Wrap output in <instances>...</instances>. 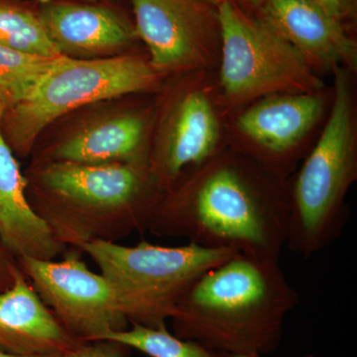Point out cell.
Instances as JSON below:
<instances>
[{"mask_svg": "<svg viewBox=\"0 0 357 357\" xmlns=\"http://www.w3.org/2000/svg\"><path fill=\"white\" fill-rule=\"evenodd\" d=\"M145 123L137 114L115 115L70 136L54 151L53 161L131 164L149 168Z\"/></svg>", "mask_w": 357, "mask_h": 357, "instance_id": "2e32d148", "label": "cell"}, {"mask_svg": "<svg viewBox=\"0 0 357 357\" xmlns=\"http://www.w3.org/2000/svg\"><path fill=\"white\" fill-rule=\"evenodd\" d=\"M17 259L18 267L44 304L76 340L98 342L128 328L109 284L102 274L91 272L76 253H69L61 261Z\"/></svg>", "mask_w": 357, "mask_h": 357, "instance_id": "ba28073f", "label": "cell"}, {"mask_svg": "<svg viewBox=\"0 0 357 357\" xmlns=\"http://www.w3.org/2000/svg\"><path fill=\"white\" fill-rule=\"evenodd\" d=\"M6 110H0V241L17 258L54 260L66 246L26 197L27 181L3 135Z\"/></svg>", "mask_w": 357, "mask_h": 357, "instance_id": "9a60e30c", "label": "cell"}, {"mask_svg": "<svg viewBox=\"0 0 357 357\" xmlns=\"http://www.w3.org/2000/svg\"><path fill=\"white\" fill-rule=\"evenodd\" d=\"M84 344L66 330L17 265L10 287L0 292V349L20 356H59Z\"/></svg>", "mask_w": 357, "mask_h": 357, "instance_id": "5bb4252c", "label": "cell"}, {"mask_svg": "<svg viewBox=\"0 0 357 357\" xmlns=\"http://www.w3.org/2000/svg\"><path fill=\"white\" fill-rule=\"evenodd\" d=\"M9 107V102L6 95L0 91V110L7 109Z\"/></svg>", "mask_w": 357, "mask_h": 357, "instance_id": "d4e9b609", "label": "cell"}, {"mask_svg": "<svg viewBox=\"0 0 357 357\" xmlns=\"http://www.w3.org/2000/svg\"><path fill=\"white\" fill-rule=\"evenodd\" d=\"M252 16L299 52L312 69H356V42L344 23L312 0H262Z\"/></svg>", "mask_w": 357, "mask_h": 357, "instance_id": "8fae6325", "label": "cell"}, {"mask_svg": "<svg viewBox=\"0 0 357 357\" xmlns=\"http://www.w3.org/2000/svg\"><path fill=\"white\" fill-rule=\"evenodd\" d=\"M202 1L206 2V3L218 7L220 3H222L223 1H225V0H202Z\"/></svg>", "mask_w": 357, "mask_h": 357, "instance_id": "4316f807", "label": "cell"}, {"mask_svg": "<svg viewBox=\"0 0 357 357\" xmlns=\"http://www.w3.org/2000/svg\"><path fill=\"white\" fill-rule=\"evenodd\" d=\"M236 4L241 10L248 13V15H255L257 9L259 8L262 0H231Z\"/></svg>", "mask_w": 357, "mask_h": 357, "instance_id": "603a6c76", "label": "cell"}, {"mask_svg": "<svg viewBox=\"0 0 357 357\" xmlns=\"http://www.w3.org/2000/svg\"><path fill=\"white\" fill-rule=\"evenodd\" d=\"M138 38L159 75L204 70L220 54L218 7L202 0H130Z\"/></svg>", "mask_w": 357, "mask_h": 357, "instance_id": "9c48e42d", "label": "cell"}, {"mask_svg": "<svg viewBox=\"0 0 357 357\" xmlns=\"http://www.w3.org/2000/svg\"><path fill=\"white\" fill-rule=\"evenodd\" d=\"M335 20L345 23L354 20L356 13V0H312Z\"/></svg>", "mask_w": 357, "mask_h": 357, "instance_id": "44dd1931", "label": "cell"}, {"mask_svg": "<svg viewBox=\"0 0 357 357\" xmlns=\"http://www.w3.org/2000/svg\"><path fill=\"white\" fill-rule=\"evenodd\" d=\"M160 75L135 56L77 59L60 56L25 100L2 117L11 149L26 154L39 134L62 115L91 103L153 89Z\"/></svg>", "mask_w": 357, "mask_h": 357, "instance_id": "8992f818", "label": "cell"}, {"mask_svg": "<svg viewBox=\"0 0 357 357\" xmlns=\"http://www.w3.org/2000/svg\"><path fill=\"white\" fill-rule=\"evenodd\" d=\"M130 349L128 347L119 342L98 340L84 344L75 352L73 357H126Z\"/></svg>", "mask_w": 357, "mask_h": 357, "instance_id": "ffe728a7", "label": "cell"}, {"mask_svg": "<svg viewBox=\"0 0 357 357\" xmlns=\"http://www.w3.org/2000/svg\"><path fill=\"white\" fill-rule=\"evenodd\" d=\"M220 141V122L206 91L191 88L180 93L149 153V170L160 189L170 192L187 169L197 171L217 157Z\"/></svg>", "mask_w": 357, "mask_h": 357, "instance_id": "30bf717a", "label": "cell"}, {"mask_svg": "<svg viewBox=\"0 0 357 357\" xmlns=\"http://www.w3.org/2000/svg\"><path fill=\"white\" fill-rule=\"evenodd\" d=\"M48 203L35 210L65 246L115 243L148 229L163 192L148 167L52 161L39 172Z\"/></svg>", "mask_w": 357, "mask_h": 357, "instance_id": "3957f363", "label": "cell"}, {"mask_svg": "<svg viewBox=\"0 0 357 357\" xmlns=\"http://www.w3.org/2000/svg\"><path fill=\"white\" fill-rule=\"evenodd\" d=\"M281 178L265 167L218 154L168 192L148 230L206 248L279 260L288 225Z\"/></svg>", "mask_w": 357, "mask_h": 357, "instance_id": "6da1fadb", "label": "cell"}, {"mask_svg": "<svg viewBox=\"0 0 357 357\" xmlns=\"http://www.w3.org/2000/svg\"><path fill=\"white\" fill-rule=\"evenodd\" d=\"M220 83L234 105L282 93H318L323 82L306 59L231 0L218 6Z\"/></svg>", "mask_w": 357, "mask_h": 357, "instance_id": "52a82bcc", "label": "cell"}, {"mask_svg": "<svg viewBox=\"0 0 357 357\" xmlns=\"http://www.w3.org/2000/svg\"><path fill=\"white\" fill-rule=\"evenodd\" d=\"M0 45L29 55L60 57L38 13L0 0Z\"/></svg>", "mask_w": 357, "mask_h": 357, "instance_id": "e0dca14e", "label": "cell"}, {"mask_svg": "<svg viewBox=\"0 0 357 357\" xmlns=\"http://www.w3.org/2000/svg\"><path fill=\"white\" fill-rule=\"evenodd\" d=\"M323 110L318 93H282L255 103L239 116L237 126L265 168L282 177Z\"/></svg>", "mask_w": 357, "mask_h": 357, "instance_id": "4fadbf2b", "label": "cell"}, {"mask_svg": "<svg viewBox=\"0 0 357 357\" xmlns=\"http://www.w3.org/2000/svg\"><path fill=\"white\" fill-rule=\"evenodd\" d=\"M102 340L119 342L150 357H232L196 340L178 338L169 333L166 326L152 328L132 324L130 328L109 333Z\"/></svg>", "mask_w": 357, "mask_h": 357, "instance_id": "ac0fdd59", "label": "cell"}, {"mask_svg": "<svg viewBox=\"0 0 357 357\" xmlns=\"http://www.w3.org/2000/svg\"><path fill=\"white\" fill-rule=\"evenodd\" d=\"M39 2L42 3H47V2L55 1V0H38ZM83 1H93V2H107V3H110V2L116 1V0H83Z\"/></svg>", "mask_w": 357, "mask_h": 357, "instance_id": "484cf974", "label": "cell"}, {"mask_svg": "<svg viewBox=\"0 0 357 357\" xmlns=\"http://www.w3.org/2000/svg\"><path fill=\"white\" fill-rule=\"evenodd\" d=\"M38 14L66 57L96 59L123 51L139 39L133 23L107 2L55 0L42 3Z\"/></svg>", "mask_w": 357, "mask_h": 357, "instance_id": "7c38bea8", "label": "cell"}, {"mask_svg": "<svg viewBox=\"0 0 357 357\" xmlns=\"http://www.w3.org/2000/svg\"><path fill=\"white\" fill-rule=\"evenodd\" d=\"M232 357H261L260 354H243V356H234ZM304 357H314L312 356V354H307V356H305Z\"/></svg>", "mask_w": 357, "mask_h": 357, "instance_id": "83f0119b", "label": "cell"}, {"mask_svg": "<svg viewBox=\"0 0 357 357\" xmlns=\"http://www.w3.org/2000/svg\"><path fill=\"white\" fill-rule=\"evenodd\" d=\"M79 249L100 268L128 324L152 328L166 326L199 275L237 253L192 243L166 248L146 241L124 246L95 241Z\"/></svg>", "mask_w": 357, "mask_h": 357, "instance_id": "5b68a950", "label": "cell"}, {"mask_svg": "<svg viewBox=\"0 0 357 357\" xmlns=\"http://www.w3.org/2000/svg\"><path fill=\"white\" fill-rule=\"evenodd\" d=\"M76 352V351H75ZM75 352L69 354H59V356H20V354H11L3 349H0V357H73Z\"/></svg>", "mask_w": 357, "mask_h": 357, "instance_id": "cb8c5ba5", "label": "cell"}, {"mask_svg": "<svg viewBox=\"0 0 357 357\" xmlns=\"http://www.w3.org/2000/svg\"><path fill=\"white\" fill-rule=\"evenodd\" d=\"M299 301L279 260L236 253L192 282L170 319L173 335L231 356L272 354Z\"/></svg>", "mask_w": 357, "mask_h": 357, "instance_id": "7a4b0ae2", "label": "cell"}, {"mask_svg": "<svg viewBox=\"0 0 357 357\" xmlns=\"http://www.w3.org/2000/svg\"><path fill=\"white\" fill-rule=\"evenodd\" d=\"M16 266L17 263L9 260L0 248V292L10 287L13 281V271Z\"/></svg>", "mask_w": 357, "mask_h": 357, "instance_id": "7402d4cb", "label": "cell"}, {"mask_svg": "<svg viewBox=\"0 0 357 357\" xmlns=\"http://www.w3.org/2000/svg\"><path fill=\"white\" fill-rule=\"evenodd\" d=\"M57 58L29 55L0 45V91L8 100V107L31 95Z\"/></svg>", "mask_w": 357, "mask_h": 357, "instance_id": "d6986e66", "label": "cell"}, {"mask_svg": "<svg viewBox=\"0 0 357 357\" xmlns=\"http://www.w3.org/2000/svg\"><path fill=\"white\" fill-rule=\"evenodd\" d=\"M332 112L304 163L286 185V248L304 258L330 248L344 231L345 196L357 177V141L347 69L337 67Z\"/></svg>", "mask_w": 357, "mask_h": 357, "instance_id": "277c9868", "label": "cell"}]
</instances>
